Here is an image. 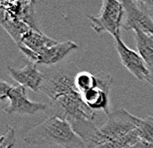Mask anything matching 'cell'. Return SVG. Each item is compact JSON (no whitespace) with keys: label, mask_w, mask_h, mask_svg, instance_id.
Wrapping results in <instances>:
<instances>
[{"label":"cell","mask_w":153,"mask_h":148,"mask_svg":"<svg viewBox=\"0 0 153 148\" xmlns=\"http://www.w3.org/2000/svg\"><path fill=\"white\" fill-rule=\"evenodd\" d=\"M146 82L153 87V69H148V76L146 78Z\"/></svg>","instance_id":"obj_20"},{"label":"cell","mask_w":153,"mask_h":148,"mask_svg":"<svg viewBox=\"0 0 153 148\" xmlns=\"http://www.w3.org/2000/svg\"><path fill=\"white\" fill-rule=\"evenodd\" d=\"M9 75L19 86L24 88H29L33 91H40V88L44 81V74L41 73L36 67V64H27L23 68H8Z\"/></svg>","instance_id":"obj_11"},{"label":"cell","mask_w":153,"mask_h":148,"mask_svg":"<svg viewBox=\"0 0 153 148\" xmlns=\"http://www.w3.org/2000/svg\"><path fill=\"white\" fill-rule=\"evenodd\" d=\"M131 148H153V144L145 142V141H142V140H139L135 145L132 146Z\"/></svg>","instance_id":"obj_19"},{"label":"cell","mask_w":153,"mask_h":148,"mask_svg":"<svg viewBox=\"0 0 153 148\" xmlns=\"http://www.w3.org/2000/svg\"><path fill=\"white\" fill-rule=\"evenodd\" d=\"M76 73L71 68H59L44 74V81L40 88L50 101L55 100L64 94L76 91L75 78Z\"/></svg>","instance_id":"obj_5"},{"label":"cell","mask_w":153,"mask_h":148,"mask_svg":"<svg viewBox=\"0 0 153 148\" xmlns=\"http://www.w3.org/2000/svg\"><path fill=\"white\" fill-rule=\"evenodd\" d=\"M133 32L135 36L137 53L144 61L148 69H153V37L138 30Z\"/></svg>","instance_id":"obj_14"},{"label":"cell","mask_w":153,"mask_h":148,"mask_svg":"<svg viewBox=\"0 0 153 148\" xmlns=\"http://www.w3.org/2000/svg\"><path fill=\"white\" fill-rule=\"evenodd\" d=\"M35 1H0V6L7 15L39 30L35 19Z\"/></svg>","instance_id":"obj_10"},{"label":"cell","mask_w":153,"mask_h":148,"mask_svg":"<svg viewBox=\"0 0 153 148\" xmlns=\"http://www.w3.org/2000/svg\"><path fill=\"white\" fill-rule=\"evenodd\" d=\"M149 3L151 2L123 0L125 20L122 24V29L138 30L153 37V19L149 14Z\"/></svg>","instance_id":"obj_6"},{"label":"cell","mask_w":153,"mask_h":148,"mask_svg":"<svg viewBox=\"0 0 153 148\" xmlns=\"http://www.w3.org/2000/svg\"><path fill=\"white\" fill-rule=\"evenodd\" d=\"M12 87L13 86L9 85L7 82L0 81V100H4V98H8V94L10 92Z\"/></svg>","instance_id":"obj_18"},{"label":"cell","mask_w":153,"mask_h":148,"mask_svg":"<svg viewBox=\"0 0 153 148\" xmlns=\"http://www.w3.org/2000/svg\"><path fill=\"white\" fill-rule=\"evenodd\" d=\"M9 104L3 110L9 115H31L47 109V106L43 103H36L27 98L25 88L22 86H13L8 94Z\"/></svg>","instance_id":"obj_8"},{"label":"cell","mask_w":153,"mask_h":148,"mask_svg":"<svg viewBox=\"0 0 153 148\" xmlns=\"http://www.w3.org/2000/svg\"><path fill=\"white\" fill-rule=\"evenodd\" d=\"M23 140L29 145H59L64 148H87L67 120L50 116L33 126L24 134Z\"/></svg>","instance_id":"obj_1"},{"label":"cell","mask_w":153,"mask_h":148,"mask_svg":"<svg viewBox=\"0 0 153 148\" xmlns=\"http://www.w3.org/2000/svg\"><path fill=\"white\" fill-rule=\"evenodd\" d=\"M50 109L52 116L65 119L71 125L84 121L94 122L96 118V112L85 103L76 89L50 101Z\"/></svg>","instance_id":"obj_3"},{"label":"cell","mask_w":153,"mask_h":148,"mask_svg":"<svg viewBox=\"0 0 153 148\" xmlns=\"http://www.w3.org/2000/svg\"><path fill=\"white\" fill-rule=\"evenodd\" d=\"M140 119L123 109H116L108 115L105 124L97 127L93 136L85 143V146L87 148H100L123 137L138 127Z\"/></svg>","instance_id":"obj_2"},{"label":"cell","mask_w":153,"mask_h":148,"mask_svg":"<svg viewBox=\"0 0 153 148\" xmlns=\"http://www.w3.org/2000/svg\"><path fill=\"white\" fill-rule=\"evenodd\" d=\"M114 48L118 54L121 64L131 75L139 81H146L148 76V68L137 52L131 50L124 44L120 36L114 37Z\"/></svg>","instance_id":"obj_9"},{"label":"cell","mask_w":153,"mask_h":148,"mask_svg":"<svg viewBox=\"0 0 153 148\" xmlns=\"http://www.w3.org/2000/svg\"><path fill=\"white\" fill-rule=\"evenodd\" d=\"M136 131L140 140L153 144V118L148 116L140 119Z\"/></svg>","instance_id":"obj_16"},{"label":"cell","mask_w":153,"mask_h":148,"mask_svg":"<svg viewBox=\"0 0 153 148\" xmlns=\"http://www.w3.org/2000/svg\"><path fill=\"white\" fill-rule=\"evenodd\" d=\"M99 86L97 75L88 72H79L75 78V87L79 94H82L85 91L94 89Z\"/></svg>","instance_id":"obj_15"},{"label":"cell","mask_w":153,"mask_h":148,"mask_svg":"<svg viewBox=\"0 0 153 148\" xmlns=\"http://www.w3.org/2000/svg\"><path fill=\"white\" fill-rule=\"evenodd\" d=\"M125 11L122 1L117 0H103L100 13L90 15L88 19L91 21V28L97 33H108L114 37L120 36Z\"/></svg>","instance_id":"obj_4"},{"label":"cell","mask_w":153,"mask_h":148,"mask_svg":"<svg viewBox=\"0 0 153 148\" xmlns=\"http://www.w3.org/2000/svg\"><path fill=\"white\" fill-rule=\"evenodd\" d=\"M57 42L58 41L56 40L45 35L41 30L31 29L23 37L22 41L18 45V48L20 51L29 50L38 56V54L41 53L42 51L55 45Z\"/></svg>","instance_id":"obj_13"},{"label":"cell","mask_w":153,"mask_h":148,"mask_svg":"<svg viewBox=\"0 0 153 148\" xmlns=\"http://www.w3.org/2000/svg\"><path fill=\"white\" fill-rule=\"evenodd\" d=\"M79 46L73 41H63L57 42L56 44L51 46L41 53L38 54L37 64L46 65V66H53L61 61H63L73 51L76 50Z\"/></svg>","instance_id":"obj_12"},{"label":"cell","mask_w":153,"mask_h":148,"mask_svg":"<svg viewBox=\"0 0 153 148\" xmlns=\"http://www.w3.org/2000/svg\"><path fill=\"white\" fill-rule=\"evenodd\" d=\"M97 78L99 86L82 94V98L91 109L94 112L102 110L106 115H109V91L114 80L111 75L105 73H99Z\"/></svg>","instance_id":"obj_7"},{"label":"cell","mask_w":153,"mask_h":148,"mask_svg":"<svg viewBox=\"0 0 153 148\" xmlns=\"http://www.w3.org/2000/svg\"><path fill=\"white\" fill-rule=\"evenodd\" d=\"M2 138H3V135H0V142H1V140H2Z\"/></svg>","instance_id":"obj_21"},{"label":"cell","mask_w":153,"mask_h":148,"mask_svg":"<svg viewBox=\"0 0 153 148\" xmlns=\"http://www.w3.org/2000/svg\"><path fill=\"white\" fill-rule=\"evenodd\" d=\"M15 135H14V129L9 127L6 133L3 135V138L0 142V148H12L14 145Z\"/></svg>","instance_id":"obj_17"}]
</instances>
